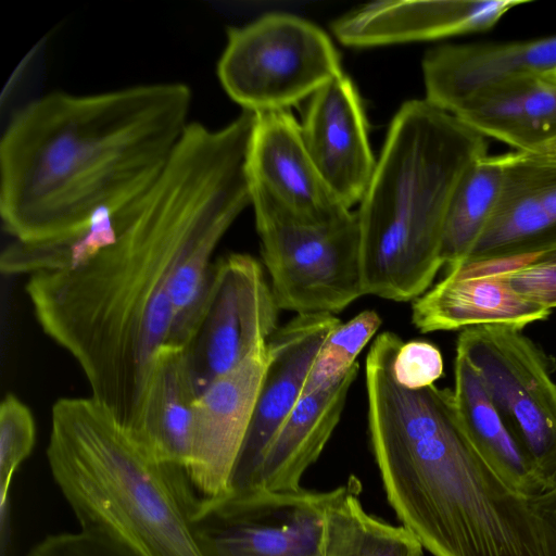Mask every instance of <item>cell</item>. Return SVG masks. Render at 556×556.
I'll list each match as a JSON object with an SVG mask.
<instances>
[{"label":"cell","instance_id":"cell-28","mask_svg":"<svg viewBox=\"0 0 556 556\" xmlns=\"http://www.w3.org/2000/svg\"><path fill=\"white\" fill-rule=\"evenodd\" d=\"M493 275L523 299L549 311L556 307V249L527 256L518 266Z\"/></svg>","mask_w":556,"mask_h":556},{"label":"cell","instance_id":"cell-9","mask_svg":"<svg viewBox=\"0 0 556 556\" xmlns=\"http://www.w3.org/2000/svg\"><path fill=\"white\" fill-rule=\"evenodd\" d=\"M329 491H231L193 513L205 556H323Z\"/></svg>","mask_w":556,"mask_h":556},{"label":"cell","instance_id":"cell-6","mask_svg":"<svg viewBox=\"0 0 556 556\" xmlns=\"http://www.w3.org/2000/svg\"><path fill=\"white\" fill-rule=\"evenodd\" d=\"M261 254L279 309L337 314L364 295L356 214L304 218L250 181Z\"/></svg>","mask_w":556,"mask_h":556},{"label":"cell","instance_id":"cell-7","mask_svg":"<svg viewBox=\"0 0 556 556\" xmlns=\"http://www.w3.org/2000/svg\"><path fill=\"white\" fill-rule=\"evenodd\" d=\"M217 74L243 111L263 113L288 110L343 72L323 29L295 15L270 13L228 29Z\"/></svg>","mask_w":556,"mask_h":556},{"label":"cell","instance_id":"cell-30","mask_svg":"<svg viewBox=\"0 0 556 556\" xmlns=\"http://www.w3.org/2000/svg\"><path fill=\"white\" fill-rule=\"evenodd\" d=\"M26 556H117L81 532H60L45 536Z\"/></svg>","mask_w":556,"mask_h":556},{"label":"cell","instance_id":"cell-20","mask_svg":"<svg viewBox=\"0 0 556 556\" xmlns=\"http://www.w3.org/2000/svg\"><path fill=\"white\" fill-rule=\"evenodd\" d=\"M358 369L356 363L337 383L299 400L268 444L249 489L302 488L304 473L319 458L340 421Z\"/></svg>","mask_w":556,"mask_h":556},{"label":"cell","instance_id":"cell-3","mask_svg":"<svg viewBox=\"0 0 556 556\" xmlns=\"http://www.w3.org/2000/svg\"><path fill=\"white\" fill-rule=\"evenodd\" d=\"M402 343L396 333L381 332L365 362L371 450L402 526L433 556H546L531 498L480 455L453 390L396 381Z\"/></svg>","mask_w":556,"mask_h":556},{"label":"cell","instance_id":"cell-5","mask_svg":"<svg viewBox=\"0 0 556 556\" xmlns=\"http://www.w3.org/2000/svg\"><path fill=\"white\" fill-rule=\"evenodd\" d=\"M488 147L484 136L426 99L401 105L355 213L364 295L406 302L429 290L443 266L454 191Z\"/></svg>","mask_w":556,"mask_h":556},{"label":"cell","instance_id":"cell-11","mask_svg":"<svg viewBox=\"0 0 556 556\" xmlns=\"http://www.w3.org/2000/svg\"><path fill=\"white\" fill-rule=\"evenodd\" d=\"M267 343L197 397L187 480L193 511L231 491V480L252 419L266 363Z\"/></svg>","mask_w":556,"mask_h":556},{"label":"cell","instance_id":"cell-2","mask_svg":"<svg viewBox=\"0 0 556 556\" xmlns=\"http://www.w3.org/2000/svg\"><path fill=\"white\" fill-rule=\"evenodd\" d=\"M192 94L159 83L52 92L11 119L0 142V214L15 240L71 233L117 213L156 180L184 135Z\"/></svg>","mask_w":556,"mask_h":556},{"label":"cell","instance_id":"cell-29","mask_svg":"<svg viewBox=\"0 0 556 556\" xmlns=\"http://www.w3.org/2000/svg\"><path fill=\"white\" fill-rule=\"evenodd\" d=\"M443 357L432 343L422 340L403 342L393 362L396 381L408 389L434 384L443 375Z\"/></svg>","mask_w":556,"mask_h":556},{"label":"cell","instance_id":"cell-26","mask_svg":"<svg viewBox=\"0 0 556 556\" xmlns=\"http://www.w3.org/2000/svg\"><path fill=\"white\" fill-rule=\"evenodd\" d=\"M381 323V317L376 311L366 309L339 324L320 348L301 397L341 380L358 363V355L378 331Z\"/></svg>","mask_w":556,"mask_h":556},{"label":"cell","instance_id":"cell-4","mask_svg":"<svg viewBox=\"0 0 556 556\" xmlns=\"http://www.w3.org/2000/svg\"><path fill=\"white\" fill-rule=\"evenodd\" d=\"M46 455L89 539L117 556H205L186 475L92 395L53 404Z\"/></svg>","mask_w":556,"mask_h":556},{"label":"cell","instance_id":"cell-27","mask_svg":"<svg viewBox=\"0 0 556 556\" xmlns=\"http://www.w3.org/2000/svg\"><path fill=\"white\" fill-rule=\"evenodd\" d=\"M36 441L34 416L16 395L7 394L0 404V508L4 523L13 477L30 455Z\"/></svg>","mask_w":556,"mask_h":556},{"label":"cell","instance_id":"cell-16","mask_svg":"<svg viewBox=\"0 0 556 556\" xmlns=\"http://www.w3.org/2000/svg\"><path fill=\"white\" fill-rule=\"evenodd\" d=\"M523 0L376 1L352 10L332 25L348 47L366 48L434 40L491 29Z\"/></svg>","mask_w":556,"mask_h":556},{"label":"cell","instance_id":"cell-22","mask_svg":"<svg viewBox=\"0 0 556 556\" xmlns=\"http://www.w3.org/2000/svg\"><path fill=\"white\" fill-rule=\"evenodd\" d=\"M454 396L462 422L473 445L514 491L533 498L547 490L503 417L476 368L456 351Z\"/></svg>","mask_w":556,"mask_h":556},{"label":"cell","instance_id":"cell-12","mask_svg":"<svg viewBox=\"0 0 556 556\" xmlns=\"http://www.w3.org/2000/svg\"><path fill=\"white\" fill-rule=\"evenodd\" d=\"M339 324L341 320L328 313L295 314L269 338L267 363L231 491L252 486L268 444L301 399L320 348Z\"/></svg>","mask_w":556,"mask_h":556},{"label":"cell","instance_id":"cell-24","mask_svg":"<svg viewBox=\"0 0 556 556\" xmlns=\"http://www.w3.org/2000/svg\"><path fill=\"white\" fill-rule=\"evenodd\" d=\"M504 177V154H485L460 178L452 197L442 239L441 258L447 269L462 264L489 223Z\"/></svg>","mask_w":556,"mask_h":556},{"label":"cell","instance_id":"cell-31","mask_svg":"<svg viewBox=\"0 0 556 556\" xmlns=\"http://www.w3.org/2000/svg\"><path fill=\"white\" fill-rule=\"evenodd\" d=\"M539 520L545 555L556 556V485L531 498Z\"/></svg>","mask_w":556,"mask_h":556},{"label":"cell","instance_id":"cell-17","mask_svg":"<svg viewBox=\"0 0 556 556\" xmlns=\"http://www.w3.org/2000/svg\"><path fill=\"white\" fill-rule=\"evenodd\" d=\"M426 100L453 113L481 89L520 75L556 72V35L542 38L466 45L429 50L421 62Z\"/></svg>","mask_w":556,"mask_h":556},{"label":"cell","instance_id":"cell-13","mask_svg":"<svg viewBox=\"0 0 556 556\" xmlns=\"http://www.w3.org/2000/svg\"><path fill=\"white\" fill-rule=\"evenodd\" d=\"M554 249L556 160L518 151L505 153L497 204L462 264H491Z\"/></svg>","mask_w":556,"mask_h":556},{"label":"cell","instance_id":"cell-25","mask_svg":"<svg viewBox=\"0 0 556 556\" xmlns=\"http://www.w3.org/2000/svg\"><path fill=\"white\" fill-rule=\"evenodd\" d=\"M114 238V214L103 211L88 225L67 235L37 241L13 239L1 253L0 269L4 275L28 276L72 269L93 257Z\"/></svg>","mask_w":556,"mask_h":556},{"label":"cell","instance_id":"cell-10","mask_svg":"<svg viewBox=\"0 0 556 556\" xmlns=\"http://www.w3.org/2000/svg\"><path fill=\"white\" fill-rule=\"evenodd\" d=\"M279 307L261 264L232 253L212 264L199 321L186 348L200 394L278 329Z\"/></svg>","mask_w":556,"mask_h":556},{"label":"cell","instance_id":"cell-8","mask_svg":"<svg viewBox=\"0 0 556 556\" xmlns=\"http://www.w3.org/2000/svg\"><path fill=\"white\" fill-rule=\"evenodd\" d=\"M456 351L479 372L498 413L548 489L556 485V382L545 354L507 326L464 329Z\"/></svg>","mask_w":556,"mask_h":556},{"label":"cell","instance_id":"cell-15","mask_svg":"<svg viewBox=\"0 0 556 556\" xmlns=\"http://www.w3.org/2000/svg\"><path fill=\"white\" fill-rule=\"evenodd\" d=\"M247 170L250 181L299 216L334 223L353 214L321 177L288 110L255 113Z\"/></svg>","mask_w":556,"mask_h":556},{"label":"cell","instance_id":"cell-32","mask_svg":"<svg viewBox=\"0 0 556 556\" xmlns=\"http://www.w3.org/2000/svg\"><path fill=\"white\" fill-rule=\"evenodd\" d=\"M528 153L548 160H556V139Z\"/></svg>","mask_w":556,"mask_h":556},{"label":"cell","instance_id":"cell-23","mask_svg":"<svg viewBox=\"0 0 556 556\" xmlns=\"http://www.w3.org/2000/svg\"><path fill=\"white\" fill-rule=\"evenodd\" d=\"M359 493L354 477L333 489L325 516L323 556H424V546L409 530L367 513Z\"/></svg>","mask_w":556,"mask_h":556},{"label":"cell","instance_id":"cell-19","mask_svg":"<svg viewBox=\"0 0 556 556\" xmlns=\"http://www.w3.org/2000/svg\"><path fill=\"white\" fill-rule=\"evenodd\" d=\"M451 114L485 138L528 153L556 139V80L510 77L473 93Z\"/></svg>","mask_w":556,"mask_h":556},{"label":"cell","instance_id":"cell-1","mask_svg":"<svg viewBox=\"0 0 556 556\" xmlns=\"http://www.w3.org/2000/svg\"><path fill=\"white\" fill-rule=\"evenodd\" d=\"M251 126L190 123L166 166L114 214L115 238L84 264L29 276L35 317L84 372L91 395L136 428L156 355L173 345L170 287L190 260L211 266L217 244L251 205Z\"/></svg>","mask_w":556,"mask_h":556},{"label":"cell","instance_id":"cell-21","mask_svg":"<svg viewBox=\"0 0 556 556\" xmlns=\"http://www.w3.org/2000/svg\"><path fill=\"white\" fill-rule=\"evenodd\" d=\"M198 395L186 348L165 346L151 366L134 430L162 463L185 475Z\"/></svg>","mask_w":556,"mask_h":556},{"label":"cell","instance_id":"cell-18","mask_svg":"<svg viewBox=\"0 0 556 556\" xmlns=\"http://www.w3.org/2000/svg\"><path fill=\"white\" fill-rule=\"evenodd\" d=\"M552 311L516 293L496 275L448 269L435 286L414 300L412 321L420 332L507 326L522 329Z\"/></svg>","mask_w":556,"mask_h":556},{"label":"cell","instance_id":"cell-14","mask_svg":"<svg viewBox=\"0 0 556 556\" xmlns=\"http://www.w3.org/2000/svg\"><path fill=\"white\" fill-rule=\"evenodd\" d=\"M301 130L321 177L351 210L363 199L377 161L359 94L346 75L333 78L309 98Z\"/></svg>","mask_w":556,"mask_h":556}]
</instances>
